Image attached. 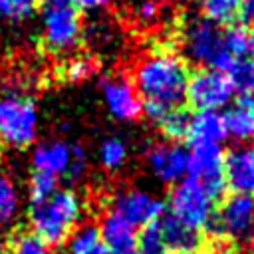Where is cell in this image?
Returning <instances> with one entry per match:
<instances>
[{
  "mask_svg": "<svg viewBox=\"0 0 254 254\" xmlns=\"http://www.w3.org/2000/svg\"><path fill=\"white\" fill-rule=\"evenodd\" d=\"M187 81L185 60L165 50L139 60L133 71V87L143 103V113L155 123L185 101Z\"/></svg>",
  "mask_w": 254,
  "mask_h": 254,
  "instance_id": "cell-1",
  "label": "cell"
},
{
  "mask_svg": "<svg viewBox=\"0 0 254 254\" xmlns=\"http://www.w3.org/2000/svg\"><path fill=\"white\" fill-rule=\"evenodd\" d=\"M28 218L32 232L48 246L56 248L69 240L79 218H81V200L71 189H58L46 200L30 204Z\"/></svg>",
  "mask_w": 254,
  "mask_h": 254,
  "instance_id": "cell-2",
  "label": "cell"
},
{
  "mask_svg": "<svg viewBox=\"0 0 254 254\" xmlns=\"http://www.w3.org/2000/svg\"><path fill=\"white\" fill-rule=\"evenodd\" d=\"M181 46L187 60L208 69L228 71L234 60L224 48L222 30L204 16H190L181 30Z\"/></svg>",
  "mask_w": 254,
  "mask_h": 254,
  "instance_id": "cell-3",
  "label": "cell"
},
{
  "mask_svg": "<svg viewBox=\"0 0 254 254\" xmlns=\"http://www.w3.org/2000/svg\"><path fill=\"white\" fill-rule=\"evenodd\" d=\"M38 135V111L30 95L8 87L0 95V143L12 149H26Z\"/></svg>",
  "mask_w": 254,
  "mask_h": 254,
  "instance_id": "cell-4",
  "label": "cell"
},
{
  "mask_svg": "<svg viewBox=\"0 0 254 254\" xmlns=\"http://www.w3.org/2000/svg\"><path fill=\"white\" fill-rule=\"evenodd\" d=\"M169 214L194 232L206 230L214 216V198L192 177H185L169 192Z\"/></svg>",
  "mask_w": 254,
  "mask_h": 254,
  "instance_id": "cell-5",
  "label": "cell"
},
{
  "mask_svg": "<svg viewBox=\"0 0 254 254\" xmlns=\"http://www.w3.org/2000/svg\"><path fill=\"white\" fill-rule=\"evenodd\" d=\"M218 240L246 244L254 240V196L230 194L214 210L212 222L206 228Z\"/></svg>",
  "mask_w": 254,
  "mask_h": 254,
  "instance_id": "cell-6",
  "label": "cell"
},
{
  "mask_svg": "<svg viewBox=\"0 0 254 254\" xmlns=\"http://www.w3.org/2000/svg\"><path fill=\"white\" fill-rule=\"evenodd\" d=\"M81 16L71 0H44L42 34L52 52H67L81 38Z\"/></svg>",
  "mask_w": 254,
  "mask_h": 254,
  "instance_id": "cell-7",
  "label": "cell"
},
{
  "mask_svg": "<svg viewBox=\"0 0 254 254\" xmlns=\"http://www.w3.org/2000/svg\"><path fill=\"white\" fill-rule=\"evenodd\" d=\"M232 97L234 87L226 71L202 67L194 73H189L185 99L196 111H218L226 107L232 101Z\"/></svg>",
  "mask_w": 254,
  "mask_h": 254,
  "instance_id": "cell-8",
  "label": "cell"
},
{
  "mask_svg": "<svg viewBox=\"0 0 254 254\" xmlns=\"http://www.w3.org/2000/svg\"><path fill=\"white\" fill-rule=\"evenodd\" d=\"M187 177H192L212 198L226 190L224 181V153L220 145H190Z\"/></svg>",
  "mask_w": 254,
  "mask_h": 254,
  "instance_id": "cell-9",
  "label": "cell"
},
{
  "mask_svg": "<svg viewBox=\"0 0 254 254\" xmlns=\"http://www.w3.org/2000/svg\"><path fill=\"white\" fill-rule=\"evenodd\" d=\"M165 202L141 189H129L113 196V212L125 218L133 226H145L159 220L165 214Z\"/></svg>",
  "mask_w": 254,
  "mask_h": 254,
  "instance_id": "cell-10",
  "label": "cell"
},
{
  "mask_svg": "<svg viewBox=\"0 0 254 254\" xmlns=\"http://www.w3.org/2000/svg\"><path fill=\"white\" fill-rule=\"evenodd\" d=\"M151 175L165 185H175L185 179L189 169V151L179 143H157L145 155Z\"/></svg>",
  "mask_w": 254,
  "mask_h": 254,
  "instance_id": "cell-11",
  "label": "cell"
},
{
  "mask_svg": "<svg viewBox=\"0 0 254 254\" xmlns=\"http://www.w3.org/2000/svg\"><path fill=\"white\" fill-rule=\"evenodd\" d=\"M224 181L232 194L254 196V145H238L224 153Z\"/></svg>",
  "mask_w": 254,
  "mask_h": 254,
  "instance_id": "cell-12",
  "label": "cell"
},
{
  "mask_svg": "<svg viewBox=\"0 0 254 254\" xmlns=\"http://www.w3.org/2000/svg\"><path fill=\"white\" fill-rule=\"evenodd\" d=\"M101 95L107 111L117 121H133L143 113V103L127 79H103Z\"/></svg>",
  "mask_w": 254,
  "mask_h": 254,
  "instance_id": "cell-13",
  "label": "cell"
},
{
  "mask_svg": "<svg viewBox=\"0 0 254 254\" xmlns=\"http://www.w3.org/2000/svg\"><path fill=\"white\" fill-rule=\"evenodd\" d=\"M97 230L109 254H139L135 226L121 218L117 212H105L99 220Z\"/></svg>",
  "mask_w": 254,
  "mask_h": 254,
  "instance_id": "cell-14",
  "label": "cell"
},
{
  "mask_svg": "<svg viewBox=\"0 0 254 254\" xmlns=\"http://www.w3.org/2000/svg\"><path fill=\"white\" fill-rule=\"evenodd\" d=\"M228 129L224 113L220 111H194L189 121L187 139L190 145H220L226 141Z\"/></svg>",
  "mask_w": 254,
  "mask_h": 254,
  "instance_id": "cell-15",
  "label": "cell"
},
{
  "mask_svg": "<svg viewBox=\"0 0 254 254\" xmlns=\"http://www.w3.org/2000/svg\"><path fill=\"white\" fill-rule=\"evenodd\" d=\"M71 159V145L65 141H50L42 143L32 153V167L34 171L48 173L54 177H64Z\"/></svg>",
  "mask_w": 254,
  "mask_h": 254,
  "instance_id": "cell-16",
  "label": "cell"
},
{
  "mask_svg": "<svg viewBox=\"0 0 254 254\" xmlns=\"http://www.w3.org/2000/svg\"><path fill=\"white\" fill-rule=\"evenodd\" d=\"M228 137L238 141H254V97H238L224 113Z\"/></svg>",
  "mask_w": 254,
  "mask_h": 254,
  "instance_id": "cell-17",
  "label": "cell"
},
{
  "mask_svg": "<svg viewBox=\"0 0 254 254\" xmlns=\"http://www.w3.org/2000/svg\"><path fill=\"white\" fill-rule=\"evenodd\" d=\"M157 222H159V230H161V236H163L167 250L179 252V250H196L198 248V244H200L198 232L185 226L175 216L165 212Z\"/></svg>",
  "mask_w": 254,
  "mask_h": 254,
  "instance_id": "cell-18",
  "label": "cell"
},
{
  "mask_svg": "<svg viewBox=\"0 0 254 254\" xmlns=\"http://www.w3.org/2000/svg\"><path fill=\"white\" fill-rule=\"evenodd\" d=\"M222 42L230 58L236 60H246L254 58V40L250 30H246L242 24H230L226 30H222Z\"/></svg>",
  "mask_w": 254,
  "mask_h": 254,
  "instance_id": "cell-19",
  "label": "cell"
},
{
  "mask_svg": "<svg viewBox=\"0 0 254 254\" xmlns=\"http://www.w3.org/2000/svg\"><path fill=\"white\" fill-rule=\"evenodd\" d=\"M69 254H109L99 238V230L93 224H83L69 236Z\"/></svg>",
  "mask_w": 254,
  "mask_h": 254,
  "instance_id": "cell-20",
  "label": "cell"
},
{
  "mask_svg": "<svg viewBox=\"0 0 254 254\" xmlns=\"http://www.w3.org/2000/svg\"><path fill=\"white\" fill-rule=\"evenodd\" d=\"M189 121H190V113L181 107H175V109H169L157 121V125L163 137L169 139V143H179L189 135Z\"/></svg>",
  "mask_w": 254,
  "mask_h": 254,
  "instance_id": "cell-21",
  "label": "cell"
},
{
  "mask_svg": "<svg viewBox=\"0 0 254 254\" xmlns=\"http://www.w3.org/2000/svg\"><path fill=\"white\" fill-rule=\"evenodd\" d=\"M226 75L234 87V93L238 91L240 97H254V58L236 60Z\"/></svg>",
  "mask_w": 254,
  "mask_h": 254,
  "instance_id": "cell-22",
  "label": "cell"
},
{
  "mask_svg": "<svg viewBox=\"0 0 254 254\" xmlns=\"http://www.w3.org/2000/svg\"><path fill=\"white\" fill-rule=\"evenodd\" d=\"M2 254H50V248L32 230H18L8 238Z\"/></svg>",
  "mask_w": 254,
  "mask_h": 254,
  "instance_id": "cell-23",
  "label": "cell"
},
{
  "mask_svg": "<svg viewBox=\"0 0 254 254\" xmlns=\"http://www.w3.org/2000/svg\"><path fill=\"white\" fill-rule=\"evenodd\" d=\"M200 12L214 24H230L238 16L240 0H198Z\"/></svg>",
  "mask_w": 254,
  "mask_h": 254,
  "instance_id": "cell-24",
  "label": "cell"
},
{
  "mask_svg": "<svg viewBox=\"0 0 254 254\" xmlns=\"http://www.w3.org/2000/svg\"><path fill=\"white\" fill-rule=\"evenodd\" d=\"M99 163L105 171H117L127 163V145L119 137H105L99 145Z\"/></svg>",
  "mask_w": 254,
  "mask_h": 254,
  "instance_id": "cell-25",
  "label": "cell"
},
{
  "mask_svg": "<svg viewBox=\"0 0 254 254\" xmlns=\"http://www.w3.org/2000/svg\"><path fill=\"white\" fill-rule=\"evenodd\" d=\"M18 206L20 198L14 181L6 173H0V226H6L14 220Z\"/></svg>",
  "mask_w": 254,
  "mask_h": 254,
  "instance_id": "cell-26",
  "label": "cell"
},
{
  "mask_svg": "<svg viewBox=\"0 0 254 254\" xmlns=\"http://www.w3.org/2000/svg\"><path fill=\"white\" fill-rule=\"evenodd\" d=\"M56 190H58V177L48 175V173H40V171H34L32 173L30 183H28L30 204H38V202L46 200Z\"/></svg>",
  "mask_w": 254,
  "mask_h": 254,
  "instance_id": "cell-27",
  "label": "cell"
},
{
  "mask_svg": "<svg viewBox=\"0 0 254 254\" xmlns=\"http://www.w3.org/2000/svg\"><path fill=\"white\" fill-rule=\"evenodd\" d=\"M137 248H139V254H165L167 252L157 220L141 228V232L137 234Z\"/></svg>",
  "mask_w": 254,
  "mask_h": 254,
  "instance_id": "cell-28",
  "label": "cell"
},
{
  "mask_svg": "<svg viewBox=\"0 0 254 254\" xmlns=\"http://www.w3.org/2000/svg\"><path fill=\"white\" fill-rule=\"evenodd\" d=\"M40 0H0V16L10 22H20L32 16Z\"/></svg>",
  "mask_w": 254,
  "mask_h": 254,
  "instance_id": "cell-29",
  "label": "cell"
},
{
  "mask_svg": "<svg viewBox=\"0 0 254 254\" xmlns=\"http://www.w3.org/2000/svg\"><path fill=\"white\" fill-rule=\"evenodd\" d=\"M85 169H87L85 149L81 145H71V159H69V165H67V171H65L64 179H67L69 183H75L83 177Z\"/></svg>",
  "mask_w": 254,
  "mask_h": 254,
  "instance_id": "cell-30",
  "label": "cell"
},
{
  "mask_svg": "<svg viewBox=\"0 0 254 254\" xmlns=\"http://www.w3.org/2000/svg\"><path fill=\"white\" fill-rule=\"evenodd\" d=\"M93 73V65L87 60H73L65 65V77L69 81H83Z\"/></svg>",
  "mask_w": 254,
  "mask_h": 254,
  "instance_id": "cell-31",
  "label": "cell"
},
{
  "mask_svg": "<svg viewBox=\"0 0 254 254\" xmlns=\"http://www.w3.org/2000/svg\"><path fill=\"white\" fill-rule=\"evenodd\" d=\"M161 14V6L155 2V0H139L137 6H135V16L147 24V22H155Z\"/></svg>",
  "mask_w": 254,
  "mask_h": 254,
  "instance_id": "cell-32",
  "label": "cell"
},
{
  "mask_svg": "<svg viewBox=\"0 0 254 254\" xmlns=\"http://www.w3.org/2000/svg\"><path fill=\"white\" fill-rule=\"evenodd\" d=\"M242 22H254V0H240L238 16Z\"/></svg>",
  "mask_w": 254,
  "mask_h": 254,
  "instance_id": "cell-33",
  "label": "cell"
},
{
  "mask_svg": "<svg viewBox=\"0 0 254 254\" xmlns=\"http://www.w3.org/2000/svg\"><path fill=\"white\" fill-rule=\"evenodd\" d=\"M111 0H71V4L77 10H99L103 6H107Z\"/></svg>",
  "mask_w": 254,
  "mask_h": 254,
  "instance_id": "cell-34",
  "label": "cell"
},
{
  "mask_svg": "<svg viewBox=\"0 0 254 254\" xmlns=\"http://www.w3.org/2000/svg\"><path fill=\"white\" fill-rule=\"evenodd\" d=\"M173 254H202L198 250H179V252H173Z\"/></svg>",
  "mask_w": 254,
  "mask_h": 254,
  "instance_id": "cell-35",
  "label": "cell"
},
{
  "mask_svg": "<svg viewBox=\"0 0 254 254\" xmlns=\"http://www.w3.org/2000/svg\"><path fill=\"white\" fill-rule=\"evenodd\" d=\"M250 34H252V40H254V22H252V30H250Z\"/></svg>",
  "mask_w": 254,
  "mask_h": 254,
  "instance_id": "cell-36",
  "label": "cell"
}]
</instances>
